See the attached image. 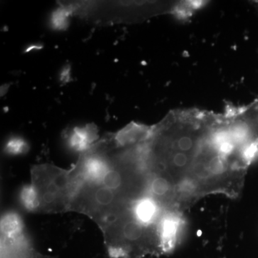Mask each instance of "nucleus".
Listing matches in <instances>:
<instances>
[{"label": "nucleus", "instance_id": "obj_2", "mask_svg": "<svg viewBox=\"0 0 258 258\" xmlns=\"http://www.w3.org/2000/svg\"><path fill=\"white\" fill-rule=\"evenodd\" d=\"M98 138V128L91 123L73 129L69 135V144L74 150L83 152L93 147Z\"/></svg>", "mask_w": 258, "mask_h": 258}, {"label": "nucleus", "instance_id": "obj_4", "mask_svg": "<svg viewBox=\"0 0 258 258\" xmlns=\"http://www.w3.org/2000/svg\"><path fill=\"white\" fill-rule=\"evenodd\" d=\"M3 232L8 237H15L21 231V223L16 215H10L5 217L3 222Z\"/></svg>", "mask_w": 258, "mask_h": 258}, {"label": "nucleus", "instance_id": "obj_1", "mask_svg": "<svg viewBox=\"0 0 258 258\" xmlns=\"http://www.w3.org/2000/svg\"><path fill=\"white\" fill-rule=\"evenodd\" d=\"M82 165L83 178L93 182H101L110 170L106 158L95 152L83 157Z\"/></svg>", "mask_w": 258, "mask_h": 258}, {"label": "nucleus", "instance_id": "obj_7", "mask_svg": "<svg viewBox=\"0 0 258 258\" xmlns=\"http://www.w3.org/2000/svg\"><path fill=\"white\" fill-rule=\"evenodd\" d=\"M68 15L66 10L58 9L52 15V23L54 28L62 30L67 27Z\"/></svg>", "mask_w": 258, "mask_h": 258}, {"label": "nucleus", "instance_id": "obj_8", "mask_svg": "<svg viewBox=\"0 0 258 258\" xmlns=\"http://www.w3.org/2000/svg\"><path fill=\"white\" fill-rule=\"evenodd\" d=\"M114 198L113 191L111 189L106 187L100 188L96 194V200L100 205H107L111 203Z\"/></svg>", "mask_w": 258, "mask_h": 258}, {"label": "nucleus", "instance_id": "obj_3", "mask_svg": "<svg viewBox=\"0 0 258 258\" xmlns=\"http://www.w3.org/2000/svg\"><path fill=\"white\" fill-rule=\"evenodd\" d=\"M20 199L27 210H34L38 206L37 192L33 186H26L23 187L20 193Z\"/></svg>", "mask_w": 258, "mask_h": 258}, {"label": "nucleus", "instance_id": "obj_5", "mask_svg": "<svg viewBox=\"0 0 258 258\" xmlns=\"http://www.w3.org/2000/svg\"><path fill=\"white\" fill-rule=\"evenodd\" d=\"M28 144L24 139L19 137H13L7 143L5 151L8 154L19 155L28 152Z\"/></svg>", "mask_w": 258, "mask_h": 258}, {"label": "nucleus", "instance_id": "obj_6", "mask_svg": "<svg viewBox=\"0 0 258 258\" xmlns=\"http://www.w3.org/2000/svg\"><path fill=\"white\" fill-rule=\"evenodd\" d=\"M105 187L110 189H118L122 184V177L115 170H109L103 179Z\"/></svg>", "mask_w": 258, "mask_h": 258}]
</instances>
